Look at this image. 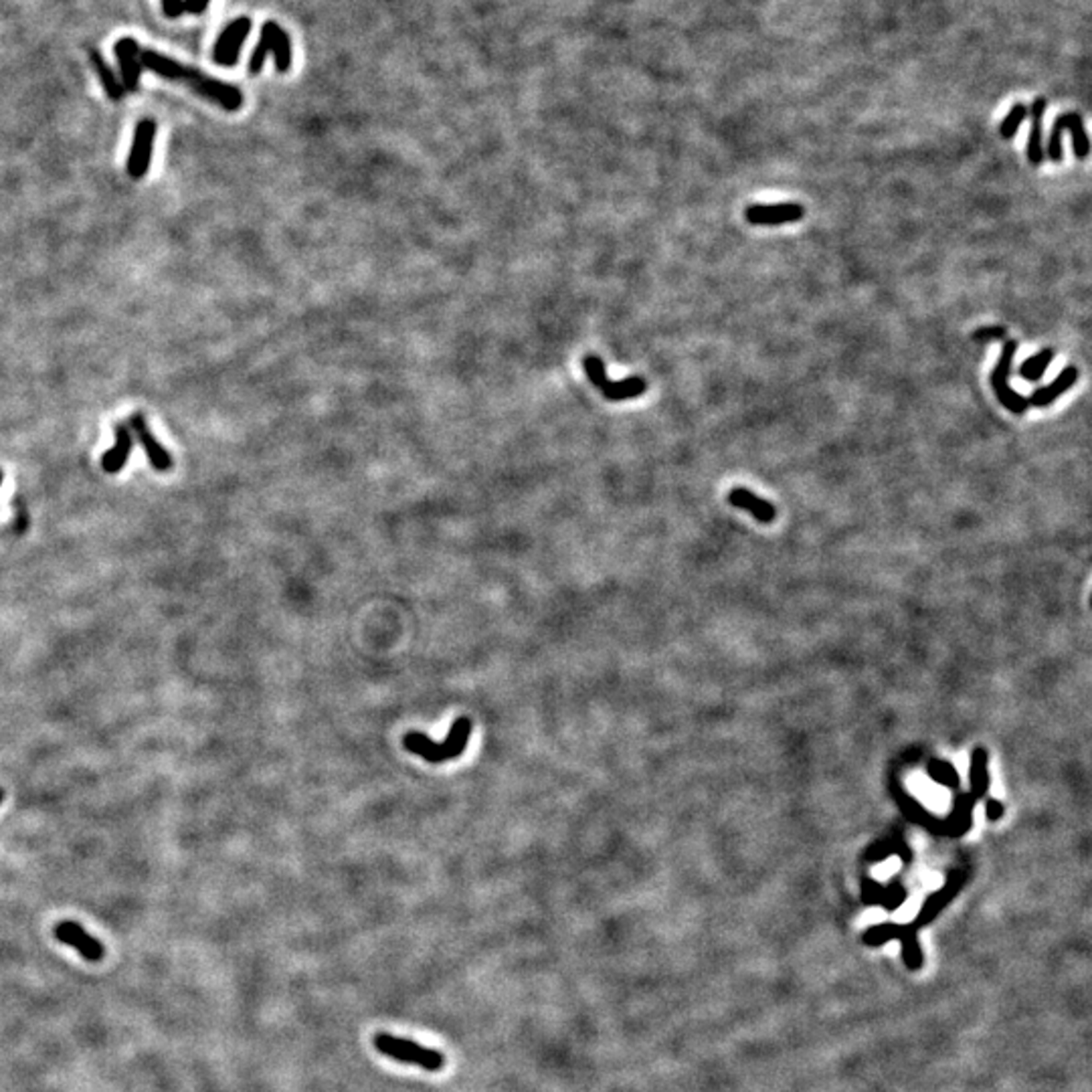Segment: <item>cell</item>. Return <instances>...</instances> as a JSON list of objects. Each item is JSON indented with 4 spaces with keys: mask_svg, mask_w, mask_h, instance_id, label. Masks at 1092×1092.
Returning a JSON list of instances; mask_svg holds the SVG:
<instances>
[{
    "mask_svg": "<svg viewBox=\"0 0 1092 1092\" xmlns=\"http://www.w3.org/2000/svg\"><path fill=\"white\" fill-rule=\"evenodd\" d=\"M1006 336V328L1002 326H985V328H979L973 334V340L977 342H987V340H999Z\"/></svg>",
    "mask_w": 1092,
    "mask_h": 1092,
    "instance_id": "cell-22",
    "label": "cell"
},
{
    "mask_svg": "<svg viewBox=\"0 0 1092 1092\" xmlns=\"http://www.w3.org/2000/svg\"><path fill=\"white\" fill-rule=\"evenodd\" d=\"M1054 359V351L1052 349H1044L1042 352H1038L1034 356H1029L1028 361L1022 362L1019 366V376L1026 379L1028 383H1036L1044 376V373L1048 371L1050 362Z\"/></svg>",
    "mask_w": 1092,
    "mask_h": 1092,
    "instance_id": "cell-20",
    "label": "cell"
},
{
    "mask_svg": "<svg viewBox=\"0 0 1092 1092\" xmlns=\"http://www.w3.org/2000/svg\"><path fill=\"white\" fill-rule=\"evenodd\" d=\"M1078 369L1076 366H1066V369L1060 373L1056 379L1042 386V389H1036L1032 395H1029V407H1040V409H1044V407L1052 405L1060 395H1064L1068 389H1073L1078 381Z\"/></svg>",
    "mask_w": 1092,
    "mask_h": 1092,
    "instance_id": "cell-14",
    "label": "cell"
},
{
    "mask_svg": "<svg viewBox=\"0 0 1092 1092\" xmlns=\"http://www.w3.org/2000/svg\"><path fill=\"white\" fill-rule=\"evenodd\" d=\"M156 132H158V126L152 118H144L138 121V126L134 130V140H132L130 156L126 162V170H128L130 178L140 180L146 177V172L150 168V160H152V150H155Z\"/></svg>",
    "mask_w": 1092,
    "mask_h": 1092,
    "instance_id": "cell-6",
    "label": "cell"
},
{
    "mask_svg": "<svg viewBox=\"0 0 1092 1092\" xmlns=\"http://www.w3.org/2000/svg\"><path fill=\"white\" fill-rule=\"evenodd\" d=\"M469 734H472V720L467 717H462L454 722V727L449 729L447 739L442 742L431 741L423 732H407L403 744L407 751L420 754L427 763L435 764L462 757L469 742Z\"/></svg>",
    "mask_w": 1092,
    "mask_h": 1092,
    "instance_id": "cell-1",
    "label": "cell"
},
{
    "mask_svg": "<svg viewBox=\"0 0 1092 1092\" xmlns=\"http://www.w3.org/2000/svg\"><path fill=\"white\" fill-rule=\"evenodd\" d=\"M583 369L591 385H593L597 391H601V395H603L607 401H629L648 391V383L646 379H641V376H629V379L624 381H611L607 376L603 359H599L597 354L585 356Z\"/></svg>",
    "mask_w": 1092,
    "mask_h": 1092,
    "instance_id": "cell-4",
    "label": "cell"
},
{
    "mask_svg": "<svg viewBox=\"0 0 1092 1092\" xmlns=\"http://www.w3.org/2000/svg\"><path fill=\"white\" fill-rule=\"evenodd\" d=\"M251 18L239 17L223 29V33L217 37L215 47H213V61L221 67L237 65L239 53L243 49L245 39L251 33Z\"/></svg>",
    "mask_w": 1092,
    "mask_h": 1092,
    "instance_id": "cell-8",
    "label": "cell"
},
{
    "mask_svg": "<svg viewBox=\"0 0 1092 1092\" xmlns=\"http://www.w3.org/2000/svg\"><path fill=\"white\" fill-rule=\"evenodd\" d=\"M211 0H185V13L202 15L209 8Z\"/></svg>",
    "mask_w": 1092,
    "mask_h": 1092,
    "instance_id": "cell-24",
    "label": "cell"
},
{
    "mask_svg": "<svg viewBox=\"0 0 1092 1092\" xmlns=\"http://www.w3.org/2000/svg\"><path fill=\"white\" fill-rule=\"evenodd\" d=\"M729 500L732 506L749 510V512L757 518L759 523H773L775 520V506L771 502H767V500L751 494L747 488H734L729 494Z\"/></svg>",
    "mask_w": 1092,
    "mask_h": 1092,
    "instance_id": "cell-17",
    "label": "cell"
},
{
    "mask_svg": "<svg viewBox=\"0 0 1092 1092\" xmlns=\"http://www.w3.org/2000/svg\"><path fill=\"white\" fill-rule=\"evenodd\" d=\"M116 57H118V65L121 71V87L124 91H138L140 86V75H142V63H140V45L136 39L132 37H121L116 47Z\"/></svg>",
    "mask_w": 1092,
    "mask_h": 1092,
    "instance_id": "cell-12",
    "label": "cell"
},
{
    "mask_svg": "<svg viewBox=\"0 0 1092 1092\" xmlns=\"http://www.w3.org/2000/svg\"><path fill=\"white\" fill-rule=\"evenodd\" d=\"M805 215V209L799 202H781V205H753L744 211V217L751 224H764V227H777L785 223H798Z\"/></svg>",
    "mask_w": 1092,
    "mask_h": 1092,
    "instance_id": "cell-11",
    "label": "cell"
},
{
    "mask_svg": "<svg viewBox=\"0 0 1092 1092\" xmlns=\"http://www.w3.org/2000/svg\"><path fill=\"white\" fill-rule=\"evenodd\" d=\"M53 935L57 941L67 947H74L75 951L89 963H99L106 957V947L101 945L96 937L86 933V928L74 921H63L55 925Z\"/></svg>",
    "mask_w": 1092,
    "mask_h": 1092,
    "instance_id": "cell-9",
    "label": "cell"
},
{
    "mask_svg": "<svg viewBox=\"0 0 1092 1092\" xmlns=\"http://www.w3.org/2000/svg\"><path fill=\"white\" fill-rule=\"evenodd\" d=\"M128 427L132 430V435L138 439V443L144 449V454L148 455V462L150 466L156 469V472H168L175 466L172 462V455L170 452H167L165 445H162L158 439L155 437V433L150 431V427L144 420V415L142 413H134L130 417V423Z\"/></svg>",
    "mask_w": 1092,
    "mask_h": 1092,
    "instance_id": "cell-10",
    "label": "cell"
},
{
    "mask_svg": "<svg viewBox=\"0 0 1092 1092\" xmlns=\"http://www.w3.org/2000/svg\"><path fill=\"white\" fill-rule=\"evenodd\" d=\"M3 799H5V791L0 789V803H3Z\"/></svg>",
    "mask_w": 1092,
    "mask_h": 1092,
    "instance_id": "cell-25",
    "label": "cell"
},
{
    "mask_svg": "<svg viewBox=\"0 0 1092 1092\" xmlns=\"http://www.w3.org/2000/svg\"><path fill=\"white\" fill-rule=\"evenodd\" d=\"M89 61H91V65H94V69H96V74H98V77H99V81H101V86H104V89H106V96H108L111 101H120V99H124V94H126V91H124V87H121V81H120V77L114 74V69H111V67L106 63L104 55H101L98 49H91V51H89Z\"/></svg>",
    "mask_w": 1092,
    "mask_h": 1092,
    "instance_id": "cell-18",
    "label": "cell"
},
{
    "mask_svg": "<svg viewBox=\"0 0 1092 1092\" xmlns=\"http://www.w3.org/2000/svg\"><path fill=\"white\" fill-rule=\"evenodd\" d=\"M140 63H142V67L150 69L152 74H156V75L170 79V81H185L187 74H189V67L178 63V61L170 59L162 53H156V51H148V49L140 51Z\"/></svg>",
    "mask_w": 1092,
    "mask_h": 1092,
    "instance_id": "cell-16",
    "label": "cell"
},
{
    "mask_svg": "<svg viewBox=\"0 0 1092 1092\" xmlns=\"http://www.w3.org/2000/svg\"><path fill=\"white\" fill-rule=\"evenodd\" d=\"M268 53H273V57H275V69H278V74H288L292 67L290 35L285 33V30L278 23H275V20H265L261 27L259 43L255 45L253 53L249 57V74L251 75L261 74L265 59H268Z\"/></svg>",
    "mask_w": 1092,
    "mask_h": 1092,
    "instance_id": "cell-3",
    "label": "cell"
},
{
    "mask_svg": "<svg viewBox=\"0 0 1092 1092\" xmlns=\"http://www.w3.org/2000/svg\"><path fill=\"white\" fill-rule=\"evenodd\" d=\"M1046 99L1044 98H1038L1032 108L1029 109L1028 116H1032V132H1029V138H1028V160L1032 162L1034 167H1040L1044 162V134H1042V124H1044V114H1046Z\"/></svg>",
    "mask_w": 1092,
    "mask_h": 1092,
    "instance_id": "cell-15",
    "label": "cell"
},
{
    "mask_svg": "<svg viewBox=\"0 0 1092 1092\" xmlns=\"http://www.w3.org/2000/svg\"><path fill=\"white\" fill-rule=\"evenodd\" d=\"M185 81H189V86L195 89L199 96L215 101V104H219L223 109L237 111L243 106V94L239 87L224 84V81H219V79H213L205 74H201L199 69L189 67V74H187Z\"/></svg>",
    "mask_w": 1092,
    "mask_h": 1092,
    "instance_id": "cell-7",
    "label": "cell"
},
{
    "mask_svg": "<svg viewBox=\"0 0 1092 1092\" xmlns=\"http://www.w3.org/2000/svg\"><path fill=\"white\" fill-rule=\"evenodd\" d=\"M1028 114H1029V109L1026 104L1012 106V109H1009L1007 116L1004 118L1002 126H999V134H1002V138L1012 140L1017 134L1019 126H1022V121L1028 118Z\"/></svg>",
    "mask_w": 1092,
    "mask_h": 1092,
    "instance_id": "cell-21",
    "label": "cell"
},
{
    "mask_svg": "<svg viewBox=\"0 0 1092 1092\" xmlns=\"http://www.w3.org/2000/svg\"><path fill=\"white\" fill-rule=\"evenodd\" d=\"M373 1046L379 1054L395 1060V1063L417 1066L427 1073H442L445 1068V1056L433 1048H425L413 1040L399 1038L393 1034H376Z\"/></svg>",
    "mask_w": 1092,
    "mask_h": 1092,
    "instance_id": "cell-2",
    "label": "cell"
},
{
    "mask_svg": "<svg viewBox=\"0 0 1092 1092\" xmlns=\"http://www.w3.org/2000/svg\"><path fill=\"white\" fill-rule=\"evenodd\" d=\"M3 477H5V474H3V469H0V486H3Z\"/></svg>",
    "mask_w": 1092,
    "mask_h": 1092,
    "instance_id": "cell-26",
    "label": "cell"
},
{
    "mask_svg": "<svg viewBox=\"0 0 1092 1092\" xmlns=\"http://www.w3.org/2000/svg\"><path fill=\"white\" fill-rule=\"evenodd\" d=\"M1054 124H1058L1063 130H1068L1070 136H1073V148H1075V156L1076 158H1086L1088 152H1090V142L1088 136L1085 132V124H1083V116L1076 114V111H1068V114L1058 116Z\"/></svg>",
    "mask_w": 1092,
    "mask_h": 1092,
    "instance_id": "cell-19",
    "label": "cell"
},
{
    "mask_svg": "<svg viewBox=\"0 0 1092 1092\" xmlns=\"http://www.w3.org/2000/svg\"><path fill=\"white\" fill-rule=\"evenodd\" d=\"M1017 352V342L1016 340H1007L1004 344V351L1002 356H999V361L995 364V369L992 373V386L995 391L997 401L1002 403L1009 413L1014 415H1024L1028 411V399L1026 397L1019 395L1017 391H1014L1012 386H1009V374H1012V364H1014V356Z\"/></svg>",
    "mask_w": 1092,
    "mask_h": 1092,
    "instance_id": "cell-5",
    "label": "cell"
},
{
    "mask_svg": "<svg viewBox=\"0 0 1092 1092\" xmlns=\"http://www.w3.org/2000/svg\"><path fill=\"white\" fill-rule=\"evenodd\" d=\"M162 10L168 18H178L185 15V0H162Z\"/></svg>",
    "mask_w": 1092,
    "mask_h": 1092,
    "instance_id": "cell-23",
    "label": "cell"
},
{
    "mask_svg": "<svg viewBox=\"0 0 1092 1092\" xmlns=\"http://www.w3.org/2000/svg\"><path fill=\"white\" fill-rule=\"evenodd\" d=\"M116 443L111 449L101 455V469H104L106 474L114 476L120 474L121 469L126 467L130 454H132V447H134V435H132V430L126 423H118L116 425Z\"/></svg>",
    "mask_w": 1092,
    "mask_h": 1092,
    "instance_id": "cell-13",
    "label": "cell"
}]
</instances>
